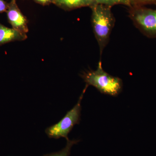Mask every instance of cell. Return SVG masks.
<instances>
[{
    "label": "cell",
    "instance_id": "5b68a950",
    "mask_svg": "<svg viewBox=\"0 0 156 156\" xmlns=\"http://www.w3.org/2000/svg\"><path fill=\"white\" fill-rule=\"evenodd\" d=\"M6 12L12 28L23 33H28V20L19 9L16 0L10 1Z\"/></svg>",
    "mask_w": 156,
    "mask_h": 156
},
{
    "label": "cell",
    "instance_id": "6da1fadb",
    "mask_svg": "<svg viewBox=\"0 0 156 156\" xmlns=\"http://www.w3.org/2000/svg\"><path fill=\"white\" fill-rule=\"evenodd\" d=\"M90 8L92 10L91 22L93 32L98 43L101 55L108 44L115 24V17L111 6L95 4Z\"/></svg>",
    "mask_w": 156,
    "mask_h": 156
},
{
    "label": "cell",
    "instance_id": "30bf717a",
    "mask_svg": "<svg viewBox=\"0 0 156 156\" xmlns=\"http://www.w3.org/2000/svg\"><path fill=\"white\" fill-rule=\"evenodd\" d=\"M134 6H144L149 4H156V0H134Z\"/></svg>",
    "mask_w": 156,
    "mask_h": 156
},
{
    "label": "cell",
    "instance_id": "277c9868",
    "mask_svg": "<svg viewBox=\"0 0 156 156\" xmlns=\"http://www.w3.org/2000/svg\"><path fill=\"white\" fill-rule=\"evenodd\" d=\"M129 16L136 27L145 36L156 38V9L136 5L129 8Z\"/></svg>",
    "mask_w": 156,
    "mask_h": 156
},
{
    "label": "cell",
    "instance_id": "52a82bcc",
    "mask_svg": "<svg viewBox=\"0 0 156 156\" xmlns=\"http://www.w3.org/2000/svg\"><path fill=\"white\" fill-rule=\"evenodd\" d=\"M53 4L65 11H71L95 4L94 0H53Z\"/></svg>",
    "mask_w": 156,
    "mask_h": 156
},
{
    "label": "cell",
    "instance_id": "8992f818",
    "mask_svg": "<svg viewBox=\"0 0 156 156\" xmlns=\"http://www.w3.org/2000/svg\"><path fill=\"white\" fill-rule=\"evenodd\" d=\"M27 38L26 34L9 28L0 23V45L14 41H22Z\"/></svg>",
    "mask_w": 156,
    "mask_h": 156
},
{
    "label": "cell",
    "instance_id": "7c38bea8",
    "mask_svg": "<svg viewBox=\"0 0 156 156\" xmlns=\"http://www.w3.org/2000/svg\"><path fill=\"white\" fill-rule=\"evenodd\" d=\"M36 3L42 6L49 5L53 4V0H34Z\"/></svg>",
    "mask_w": 156,
    "mask_h": 156
},
{
    "label": "cell",
    "instance_id": "9c48e42d",
    "mask_svg": "<svg viewBox=\"0 0 156 156\" xmlns=\"http://www.w3.org/2000/svg\"><path fill=\"white\" fill-rule=\"evenodd\" d=\"M66 140L67 143L65 147L61 151L56 152L47 154L43 156H69L72 147L74 144H76L79 142L80 140H70L69 139Z\"/></svg>",
    "mask_w": 156,
    "mask_h": 156
},
{
    "label": "cell",
    "instance_id": "ba28073f",
    "mask_svg": "<svg viewBox=\"0 0 156 156\" xmlns=\"http://www.w3.org/2000/svg\"><path fill=\"white\" fill-rule=\"evenodd\" d=\"M95 4H102L112 7L116 5H122L129 8L134 6V0H94Z\"/></svg>",
    "mask_w": 156,
    "mask_h": 156
},
{
    "label": "cell",
    "instance_id": "8fae6325",
    "mask_svg": "<svg viewBox=\"0 0 156 156\" xmlns=\"http://www.w3.org/2000/svg\"><path fill=\"white\" fill-rule=\"evenodd\" d=\"M9 3H7L5 0H0V13L6 12L8 9Z\"/></svg>",
    "mask_w": 156,
    "mask_h": 156
},
{
    "label": "cell",
    "instance_id": "7a4b0ae2",
    "mask_svg": "<svg viewBox=\"0 0 156 156\" xmlns=\"http://www.w3.org/2000/svg\"><path fill=\"white\" fill-rule=\"evenodd\" d=\"M82 77L87 85L95 87L102 94L117 96L122 90V79L110 75L105 71L101 61L98 62L96 70L84 73Z\"/></svg>",
    "mask_w": 156,
    "mask_h": 156
},
{
    "label": "cell",
    "instance_id": "3957f363",
    "mask_svg": "<svg viewBox=\"0 0 156 156\" xmlns=\"http://www.w3.org/2000/svg\"><path fill=\"white\" fill-rule=\"evenodd\" d=\"M88 87L87 85L79 98L77 103L73 108L68 112L58 123L48 127L45 130V133L48 137L56 139L61 137L66 138V140L69 139L68 134L74 126L80 124L82 109L81 102Z\"/></svg>",
    "mask_w": 156,
    "mask_h": 156
}]
</instances>
